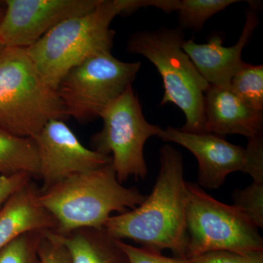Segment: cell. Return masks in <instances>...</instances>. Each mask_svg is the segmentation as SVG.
Wrapping results in <instances>:
<instances>
[{"label": "cell", "mask_w": 263, "mask_h": 263, "mask_svg": "<svg viewBox=\"0 0 263 263\" xmlns=\"http://www.w3.org/2000/svg\"><path fill=\"white\" fill-rule=\"evenodd\" d=\"M67 117L56 90L43 80L26 48H5L0 53V128L34 138L49 121Z\"/></svg>", "instance_id": "cell-5"}, {"label": "cell", "mask_w": 263, "mask_h": 263, "mask_svg": "<svg viewBox=\"0 0 263 263\" xmlns=\"http://www.w3.org/2000/svg\"><path fill=\"white\" fill-rule=\"evenodd\" d=\"M39 156L37 177L41 191L74 175L99 168L112 162L111 157L85 147L62 119H52L32 138Z\"/></svg>", "instance_id": "cell-10"}, {"label": "cell", "mask_w": 263, "mask_h": 263, "mask_svg": "<svg viewBox=\"0 0 263 263\" xmlns=\"http://www.w3.org/2000/svg\"><path fill=\"white\" fill-rule=\"evenodd\" d=\"M40 190L31 181L13 194L0 210V250L30 231L55 230V218L38 202Z\"/></svg>", "instance_id": "cell-14"}, {"label": "cell", "mask_w": 263, "mask_h": 263, "mask_svg": "<svg viewBox=\"0 0 263 263\" xmlns=\"http://www.w3.org/2000/svg\"><path fill=\"white\" fill-rule=\"evenodd\" d=\"M159 138L165 142L178 143L193 153L199 164L200 186L217 189L224 183L228 175L247 169V151L221 137L212 133H192L179 128L162 129Z\"/></svg>", "instance_id": "cell-11"}, {"label": "cell", "mask_w": 263, "mask_h": 263, "mask_svg": "<svg viewBox=\"0 0 263 263\" xmlns=\"http://www.w3.org/2000/svg\"><path fill=\"white\" fill-rule=\"evenodd\" d=\"M186 41L183 29L161 27L133 33L126 49L149 60L162 77L164 95L161 105L175 104L184 114L181 130L208 133L205 94L210 84L205 80L183 50Z\"/></svg>", "instance_id": "cell-4"}, {"label": "cell", "mask_w": 263, "mask_h": 263, "mask_svg": "<svg viewBox=\"0 0 263 263\" xmlns=\"http://www.w3.org/2000/svg\"><path fill=\"white\" fill-rule=\"evenodd\" d=\"M0 44L27 48L67 19L95 9L101 0H5Z\"/></svg>", "instance_id": "cell-9"}, {"label": "cell", "mask_w": 263, "mask_h": 263, "mask_svg": "<svg viewBox=\"0 0 263 263\" xmlns=\"http://www.w3.org/2000/svg\"><path fill=\"white\" fill-rule=\"evenodd\" d=\"M141 65L122 61L111 52H105L71 69L56 89L67 117L81 123L100 117L131 86Z\"/></svg>", "instance_id": "cell-7"}, {"label": "cell", "mask_w": 263, "mask_h": 263, "mask_svg": "<svg viewBox=\"0 0 263 263\" xmlns=\"http://www.w3.org/2000/svg\"><path fill=\"white\" fill-rule=\"evenodd\" d=\"M100 117L103 127L91 138L94 150L111 157L112 165L121 183L130 176L145 179L148 174L145 143L151 137L158 136L162 128L147 122L132 85Z\"/></svg>", "instance_id": "cell-8"}, {"label": "cell", "mask_w": 263, "mask_h": 263, "mask_svg": "<svg viewBox=\"0 0 263 263\" xmlns=\"http://www.w3.org/2000/svg\"><path fill=\"white\" fill-rule=\"evenodd\" d=\"M186 258L213 251L243 255L263 251L259 228L234 205L218 201L199 185L187 182Z\"/></svg>", "instance_id": "cell-6"}, {"label": "cell", "mask_w": 263, "mask_h": 263, "mask_svg": "<svg viewBox=\"0 0 263 263\" xmlns=\"http://www.w3.org/2000/svg\"><path fill=\"white\" fill-rule=\"evenodd\" d=\"M4 46H2V45L0 44V53H1V52L3 51V49H4Z\"/></svg>", "instance_id": "cell-28"}, {"label": "cell", "mask_w": 263, "mask_h": 263, "mask_svg": "<svg viewBox=\"0 0 263 263\" xmlns=\"http://www.w3.org/2000/svg\"><path fill=\"white\" fill-rule=\"evenodd\" d=\"M137 2L101 0L95 9L64 21L26 48L45 82L56 90L71 69L90 57L111 52L115 31L110 24L117 15L138 10Z\"/></svg>", "instance_id": "cell-2"}, {"label": "cell", "mask_w": 263, "mask_h": 263, "mask_svg": "<svg viewBox=\"0 0 263 263\" xmlns=\"http://www.w3.org/2000/svg\"><path fill=\"white\" fill-rule=\"evenodd\" d=\"M241 263H263V251H253L243 254Z\"/></svg>", "instance_id": "cell-26"}, {"label": "cell", "mask_w": 263, "mask_h": 263, "mask_svg": "<svg viewBox=\"0 0 263 263\" xmlns=\"http://www.w3.org/2000/svg\"><path fill=\"white\" fill-rule=\"evenodd\" d=\"M160 171L152 190L141 205L111 216L104 228L115 239H129L143 247L169 249L186 258L187 182L183 157L169 144L160 151Z\"/></svg>", "instance_id": "cell-1"}, {"label": "cell", "mask_w": 263, "mask_h": 263, "mask_svg": "<svg viewBox=\"0 0 263 263\" xmlns=\"http://www.w3.org/2000/svg\"><path fill=\"white\" fill-rule=\"evenodd\" d=\"M247 155V169L255 182L263 183V137L262 135L248 139L246 147Z\"/></svg>", "instance_id": "cell-23"}, {"label": "cell", "mask_w": 263, "mask_h": 263, "mask_svg": "<svg viewBox=\"0 0 263 263\" xmlns=\"http://www.w3.org/2000/svg\"><path fill=\"white\" fill-rule=\"evenodd\" d=\"M230 89L250 108L263 111V66L245 62L232 79Z\"/></svg>", "instance_id": "cell-18"}, {"label": "cell", "mask_w": 263, "mask_h": 263, "mask_svg": "<svg viewBox=\"0 0 263 263\" xmlns=\"http://www.w3.org/2000/svg\"><path fill=\"white\" fill-rule=\"evenodd\" d=\"M5 6L4 2H0V22L3 18V15L5 14Z\"/></svg>", "instance_id": "cell-27"}, {"label": "cell", "mask_w": 263, "mask_h": 263, "mask_svg": "<svg viewBox=\"0 0 263 263\" xmlns=\"http://www.w3.org/2000/svg\"><path fill=\"white\" fill-rule=\"evenodd\" d=\"M254 9L250 6L243 30L234 46H223L224 37L220 34H213L206 43L202 44L193 40H186L183 43V51L209 84L230 88L233 76L245 65L242 52L258 25V17Z\"/></svg>", "instance_id": "cell-12"}, {"label": "cell", "mask_w": 263, "mask_h": 263, "mask_svg": "<svg viewBox=\"0 0 263 263\" xmlns=\"http://www.w3.org/2000/svg\"><path fill=\"white\" fill-rule=\"evenodd\" d=\"M190 259V263H241L242 255L227 251H213Z\"/></svg>", "instance_id": "cell-25"}, {"label": "cell", "mask_w": 263, "mask_h": 263, "mask_svg": "<svg viewBox=\"0 0 263 263\" xmlns=\"http://www.w3.org/2000/svg\"><path fill=\"white\" fill-rule=\"evenodd\" d=\"M57 239L70 253L72 263H129L119 240L105 228H85L67 233L53 230Z\"/></svg>", "instance_id": "cell-15"}, {"label": "cell", "mask_w": 263, "mask_h": 263, "mask_svg": "<svg viewBox=\"0 0 263 263\" xmlns=\"http://www.w3.org/2000/svg\"><path fill=\"white\" fill-rule=\"evenodd\" d=\"M41 231L21 235L0 250V263H41L37 245Z\"/></svg>", "instance_id": "cell-19"}, {"label": "cell", "mask_w": 263, "mask_h": 263, "mask_svg": "<svg viewBox=\"0 0 263 263\" xmlns=\"http://www.w3.org/2000/svg\"><path fill=\"white\" fill-rule=\"evenodd\" d=\"M236 0H173L172 12L178 13L181 29L201 30L204 24L216 13L222 11L230 5L238 3Z\"/></svg>", "instance_id": "cell-17"}, {"label": "cell", "mask_w": 263, "mask_h": 263, "mask_svg": "<svg viewBox=\"0 0 263 263\" xmlns=\"http://www.w3.org/2000/svg\"><path fill=\"white\" fill-rule=\"evenodd\" d=\"M32 176L27 173L14 175L0 174V210L12 195L25 186Z\"/></svg>", "instance_id": "cell-24"}, {"label": "cell", "mask_w": 263, "mask_h": 263, "mask_svg": "<svg viewBox=\"0 0 263 263\" xmlns=\"http://www.w3.org/2000/svg\"><path fill=\"white\" fill-rule=\"evenodd\" d=\"M233 205L245 213L258 228H263V183L253 181L243 190H235Z\"/></svg>", "instance_id": "cell-20"}, {"label": "cell", "mask_w": 263, "mask_h": 263, "mask_svg": "<svg viewBox=\"0 0 263 263\" xmlns=\"http://www.w3.org/2000/svg\"><path fill=\"white\" fill-rule=\"evenodd\" d=\"M146 197L136 187L123 186L110 162L40 190L38 202L58 223L54 231L67 233L80 228H103L112 213L134 209Z\"/></svg>", "instance_id": "cell-3"}, {"label": "cell", "mask_w": 263, "mask_h": 263, "mask_svg": "<svg viewBox=\"0 0 263 263\" xmlns=\"http://www.w3.org/2000/svg\"><path fill=\"white\" fill-rule=\"evenodd\" d=\"M208 133L221 137L240 135L247 139L262 135L263 111L243 103L230 88L210 85L205 94Z\"/></svg>", "instance_id": "cell-13"}, {"label": "cell", "mask_w": 263, "mask_h": 263, "mask_svg": "<svg viewBox=\"0 0 263 263\" xmlns=\"http://www.w3.org/2000/svg\"><path fill=\"white\" fill-rule=\"evenodd\" d=\"M38 171L39 156L34 140L0 128V174L27 173L37 177Z\"/></svg>", "instance_id": "cell-16"}, {"label": "cell", "mask_w": 263, "mask_h": 263, "mask_svg": "<svg viewBox=\"0 0 263 263\" xmlns=\"http://www.w3.org/2000/svg\"><path fill=\"white\" fill-rule=\"evenodd\" d=\"M37 253L41 263H72L68 250L57 239L53 230L41 232Z\"/></svg>", "instance_id": "cell-21"}, {"label": "cell", "mask_w": 263, "mask_h": 263, "mask_svg": "<svg viewBox=\"0 0 263 263\" xmlns=\"http://www.w3.org/2000/svg\"><path fill=\"white\" fill-rule=\"evenodd\" d=\"M119 245L127 254L129 263H190V259L180 257H167L161 254L160 251L134 247L119 240Z\"/></svg>", "instance_id": "cell-22"}]
</instances>
